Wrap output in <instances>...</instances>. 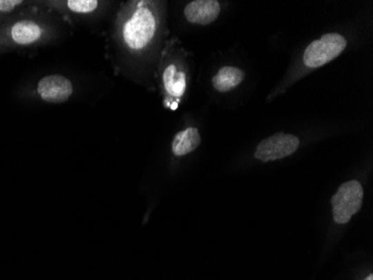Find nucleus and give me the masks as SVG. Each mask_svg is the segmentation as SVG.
Returning a JSON list of instances; mask_svg holds the SVG:
<instances>
[{
    "label": "nucleus",
    "instance_id": "nucleus-1",
    "mask_svg": "<svg viewBox=\"0 0 373 280\" xmlns=\"http://www.w3.org/2000/svg\"><path fill=\"white\" fill-rule=\"evenodd\" d=\"M155 18L151 10L140 6L123 27V37L132 50H142L149 44L155 32Z\"/></svg>",
    "mask_w": 373,
    "mask_h": 280
},
{
    "label": "nucleus",
    "instance_id": "nucleus-2",
    "mask_svg": "<svg viewBox=\"0 0 373 280\" xmlns=\"http://www.w3.org/2000/svg\"><path fill=\"white\" fill-rule=\"evenodd\" d=\"M362 202L363 189L358 180L342 184L331 200L334 221L338 224L347 223L361 209Z\"/></svg>",
    "mask_w": 373,
    "mask_h": 280
},
{
    "label": "nucleus",
    "instance_id": "nucleus-3",
    "mask_svg": "<svg viewBox=\"0 0 373 280\" xmlns=\"http://www.w3.org/2000/svg\"><path fill=\"white\" fill-rule=\"evenodd\" d=\"M347 39L340 34H325L307 46L303 55L304 64L313 68L323 66L336 59L347 48Z\"/></svg>",
    "mask_w": 373,
    "mask_h": 280
},
{
    "label": "nucleus",
    "instance_id": "nucleus-4",
    "mask_svg": "<svg viewBox=\"0 0 373 280\" xmlns=\"http://www.w3.org/2000/svg\"><path fill=\"white\" fill-rule=\"evenodd\" d=\"M300 139L294 135L277 133L258 144L255 157L262 162L282 160L298 151Z\"/></svg>",
    "mask_w": 373,
    "mask_h": 280
},
{
    "label": "nucleus",
    "instance_id": "nucleus-5",
    "mask_svg": "<svg viewBox=\"0 0 373 280\" xmlns=\"http://www.w3.org/2000/svg\"><path fill=\"white\" fill-rule=\"evenodd\" d=\"M38 95L50 104H61L70 99L73 86L68 77L54 74L43 77L37 86Z\"/></svg>",
    "mask_w": 373,
    "mask_h": 280
},
{
    "label": "nucleus",
    "instance_id": "nucleus-6",
    "mask_svg": "<svg viewBox=\"0 0 373 280\" xmlns=\"http://www.w3.org/2000/svg\"><path fill=\"white\" fill-rule=\"evenodd\" d=\"M220 14V5L216 0H195L186 5L184 16L190 23L209 25L216 21Z\"/></svg>",
    "mask_w": 373,
    "mask_h": 280
},
{
    "label": "nucleus",
    "instance_id": "nucleus-7",
    "mask_svg": "<svg viewBox=\"0 0 373 280\" xmlns=\"http://www.w3.org/2000/svg\"><path fill=\"white\" fill-rule=\"evenodd\" d=\"M200 142L202 138L197 128L182 130L175 135L172 142V153H175V156H186L197 149Z\"/></svg>",
    "mask_w": 373,
    "mask_h": 280
},
{
    "label": "nucleus",
    "instance_id": "nucleus-8",
    "mask_svg": "<svg viewBox=\"0 0 373 280\" xmlns=\"http://www.w3.org/2000/svg\"><path fill=\"white\" fill-rule=\"evenodd\" d=\"M245 79V73L239 68L233 66H224L219 70L218 73L213 77V86L218 92L231 91L236 88Z\"/></svg>",
    "mask_w": 373,
    "mask_h": 280
},
{
    "label": "nucleus",
    "instance_id": "nucleus-9",
    "mask_svg": "<svg viewBox=\"0 0 373 280\" xmlns=\"http://www.w3.org/2000/svg\"><path fill=\"white\" fill-rule=\"evenodd\" d=\"M41 27L34 21H21L16 23L12 28V37L16 43L28 45L41 39Z\"/></svg>",
    "mask_w": 373,
    "mask_h": 280
},
{
    "label": "nucleus",
    "instance_id": "nucleus-10",
    "mask_svg": "<svg viewBox=\"0 0 373 280\" xmlns=\"http://www.w3.org/2000/svg\"><path fill=\"white\" fill-rule=\"evenodd\" d=\"M186 75L175 65H169L164 72V83L166 92L171 97H181L186 91Z\"/></svg>",
    "mask_w": 373,
    "mask_h": 280
},
{
    "label": "nucleus",
    "instance_id": "nucleus-11",
    "mask_svg": "<svg viewBox=\"0 0 373 280\" xmlns=\"http://www.w3.org/2000/svg\"><path fill=\"white\" fill-rule=\"evenodd\" d=\"M66 3L72 12H79V14L92 12L99 6L97 0H70Z\"/></svg>",
    "mask_w": 373,
    "mask_h": 280
},
{
    "label": "nucleus",
    "instance_id": "nucleus-12",
    "mask_svg": "<svg viewBox=\"0 0 373 280\" xmlns=\"http://www.w3.org/2000/svg\"><path fill=\"white\" fill-rule=\"evenodd\" d=\"M23 3L21 0H0V12H12L15 7L19 6Z\"/></svg>",
    "mask_w": 373,
    "mask_h": 280
},
{
    "label": "nucleus",
    "instance_id": "nucleus-13",
    "mask_svg": "<svg viewBox=\"0 0 373 280\" xmlns=\"http://www.w3.org/2000/svg\"><path fill=\"white\" fill-rule=\"evenodd\" d=\"M365 280H373V274H369Z\"/></svg>",
    "mask_w": 373,
    "mask_h": 280
}]
</instances>
